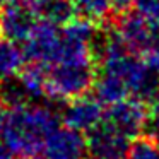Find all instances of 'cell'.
Here are the masks:
<instances>
[{"mask_svg":"<svg viewBox=\"0 0 159 159\" xmlns=\"http://www.w3.org/2000/svg\"><path fill=\"white\" fill-rule=\"evenodd\" d=\"M94 93L103 104H115L127 98L151 103L159 96V77L144 57L130 52L116 29L98 36Z\"/></svg>","mask_w":159,"mask_h":159,"instance_id":"cell-1","label":"cell"},{"mask_svg":"<svg viewBox=\"0 0 159 159\" xmlns=\"http://www.w3.org/2000/svg\"><path fill=\"white\" fill-rule=\"evenodd\" d=\"M62 125V116L53 108L39 103H26L9 108L0 142L16 157H36L48 135Z\"/></svg>","mask_w":159,"mask_h":159,"instance_id":"cell-2","label":"cell"},{"mask_svg":"<svg viewBox=\"0 0 159 159\" xmlns=\"http://www.w3.org/2000/svg\"><path fill=\"white\" fill-rule=\"evenodd\" d=\"M94 58H60L46 69V96L70 101L94 87Z\"/></svg>","mask_w":159,"mask_h":159,"instance_id":"cell-3","label":"cell"},{"mask_svg":"<svg viewBox=\"0 0 159 159\" xmlns=\"http://www.w3.org/2000/svg\"><path fill=\"white\" fill-rule=\"evenodd\" d=\"M21 46L22 57L28 60V63L48 69L57 62L62 50V26L39 19L29 38Z\"/></svg>","mask_w":159,"mask_h":159,"instance_id":"cell-4","label":"cell"},{"mask_svg":"<svg viewBox=\"0 0 159 159\" xmlns=\"http://www.w3.org/2000/svg\"><path fill=\"white\" fill-rule=\"evenodd\" d=\"M115 29L127 48L144 58L159 50V26L145 19L140 12L127 11L120 14Z\"/></svg>","mask_w":159,"mask_h":159,"instance_id":"cell-5","label":"cell"},{"mask_svg":"<svg viewBox=\"0 0 159 159\" xmlns=\"http://www.w3.org/2000/svg\"><path fill=\"white\" fill-rule=\"evenodd\" d=\"M132 137L103 118L86 135L87 159H128Z\"/></svg>","mask_w":159,"mask_h":159,"instance_id":"cell-6","label":"cell"},{"mask_svg":"<svg viewBox=\"0 0 159 159\" xmlns=\"http://www.w3.org/2000/svg\"><path fill=\"white\" fill-rule=\"evenodd\" d=\"M39 14L28 0H19L0 9V38L14 45H22L36 24L39 22Z\"/></svg>","mask_w":159,"mask_h":159,"instance_id":"cell-7","label":"cell"},{"mask_svg":"<svg viewBox=\"0 0 159 159\" xmlns=\"http://www.w3.org/2000/svg\"><path fill=\"white\" fill-rule=\"evenodd\" d=\"M41 156L43 159H87L86 135L60 125L45 140Z\"/></svg>","mask_w":159,"mask_h":159,"instance_id":"cell-8","label":"cell"},{"mask_svg":"<svg viewBox=\"0 0 159 159\" xmlns=\"http://www.w3.org/2000/svg\"><path fill=\"white\" fill-rule=\"evenodd\" d=\"M104 111H106L104 104L96 96L84 94L75 99L67 101V106L63 108L62 113V121L63 125L80 134H87L103 121Z\"/></svg>","mask_w":159,"mask_h":159,"instance_id":"cell-9","label":"cell"},{"mask_svg":"<svg viewBox=\"0 0 159 159\" xmlns=\"http://www.w3.org/2000/svg\"><path fill=\"white\" fill-rule=\"evenodd\" d=\"M104 120L135 139L142 130H145L147 106L137 98H127L123 101L110 104L104 111Z\"/></svg>","mask_w":159,"mask_h":159,"instance_id":"cell-10","label":"cell"},{"mask_svg":"<svg viewBox=\"0 0 159 159\" xmlns=\"http://www.w3.org/2000/svg\"><path fill=\"white\" fill-rule=\"evenodd\" d=\"M22 60L24 57L17 45L0 38V84L21 72Z\"/></svg>","mask_w":159,"mask_h":159,"instance_id":"cell-11","label":"cell"},{"mask_svg":"<svg viewBox=\"0 0 159 159\" xmlns=\"http://www.w3.org/2000/svg\"><path fill=\"white\" fill-rule=\"evenodd\" d=\"M75 12L91 21H103L113 12L111 0H72Z\"/></svg>","mask_w":159,"mask_h":159,"instance_id":"cell-12","label":"cell"},{"mask_svg":"<svg viewBox=\"0 0 159 159\" xmlns=\"http://www.w3.org/2000/svg\"><path fill=\"white\" fill-rule=\"evenodd\" d=\"M128 159H159V144L151 137H140L132 144Z\"/></svg>","mask_w":159,"mask_h":159,"instance_id":"cell-13","label":"cell"},{"mask_svg":"<svg viewBox=\"0 0 159 159\" xmlns=\"http://www.w3.org/2000/svg\"><path fill=\"white\" fill-rule=\"evenodd\" d=\"M135 11L159 26V0H135Z\"/></svg>","mask_w":159,"mask_h":159,"instance_id":"cell-14","label":"cell"},{"mask_svg":"<svg viewBox=\"0 0 159 159\" xmlns=\"http://www.w3.org/2000/svg\"><path fill=\"white\" fill-rule=\"evenodd\" d=\"M111 4H113V12L123 14V12L130 11L132 5H135V0H111Z\"/></svg>","mask_w":159,"mask_h":159,"instance_id":"cell-15","label":"cell"},{"mask_svg":"<svg viewBox=\"0 0 159 159\" xmlns=\"http://www.w3.org/2000/svg\"><path fill=\"white\" fill-rule=\"evenodd\" d=\"M145 62L149 63V67H151L159 77V50H156L154 53H151L149 57H145Z\"/></svg>","mask_w":159,"mask_h":159,"instance_id":"cell-16","label":"cell"},{"mask_svg":"<svg viewBox=\"0 0 159 159\" xmlns=\"http://www.w3.org/2000/svg\"><path fill=\"white\" fill-rule=\"evenodd\" d=\"M7 113H9V108L5 106L2 101H0V137H2V132H4L5 121H7Z\"/></svg>","mask_w":159,"mask_h":159,"instance_id":"cell-17","label":"cell"},{"mask_svg":"<svg viewBox=\"0 0 159 159\" xmlns=\"http://www.w3.org/2000/svg\"><path fill=\"white\" fill-rule=\"evenodd\" d=\"M0 159H16V156L12 154L7 147H5L2 142H0Z\"/></svg>","mask_w":159,"mask_h":159,"instance_id":"cell-18","label":"cell"},{"mask_svg":"<svg viewBox=\"0 0 159 159\" xmlns=\"http://www.w3.org/2000/svg\"><path fill=\"white\" fill-rule=\"evenodd\" d=\"M12 2H19V0H0V9L9 5V4H12Z\"/></svg>","mask_w":159,"mask_h":159,"instance_id":"cell-19","label":"cell"},{"mask_svg":"<svg viewBox=\"0 0 159 159\" xmlns=\"http://www.w3.org/2000/svg\"><path fill=\"white\" fill-rule=\"evenodd\" d=\"M29 4L33 5V7H36V5H39V4H43V2H46V0H28Z\"/></svg>","mask_w":159,"mask_h":159,"instance_id":"cell-20","label":"cell"},{"mask_svg":"<svg viewBox=\"0 0 159 159\" xmlns=\"http://www.w3.org/2000/svg\"><path fill=\"white\" fill-rule=\"evenodd\" d=\"M26 159H43V157H26Z\"/></svg>","mask_w":159,"mask_h":159,"instance_id":"cell-21","label":"cell"}]
</instances>
